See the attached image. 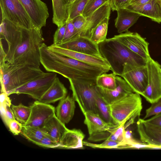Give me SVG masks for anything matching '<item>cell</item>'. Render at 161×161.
Here are the masks:
<instances>
[{
	"mask_svg": "<svg viewBox=\"0 0 161 161\" xmlns=\"http://www.w3.org/2000/svg\"><path fill=\"white\" fill-rule=\"evenodd\" d=\"M39 50L40 63L46 70L58 73L68 80H96L110 70L62 55L49 49L44 42Z\"/></svg>",
	"mask_w": 161,
	"mask_h": 161,
	"instance_id": "obj_1",
	"label": "cell"
},
{
	"mask_svg": "<svg viewBox=\"0 0 161 161\" xmlns=\"http://www.w3.org/2000/svg\"><path fill=\"white\" fill-rule=\"evenodd\" d=\"M44 41L42 29L22 28L8 45L5 61L40 67L39 48Z\"/></svg>",
	"mask_w": 161,
	"mask_h": 161,
	"instance_id": "obj_2",
	"label": "cell"
},
{
	"mask_svg": "<svg viewBox=\"0 0 161 161\" xmlns=\"http://www.w3.org/2000/svg\"><path fill=\"white\" fill-rule=\"evenodd\" d=\"M98 45L101 56L116 75L121 76L123 65L126 63L146 65V60L130 50L114 36L106 39Z\"/></svg>",
	"mask_w": 161,
	"mask_h": 161,
	"instance_id": "obj_3",
	"label": "cell"
},
{
	"mask_svg": "<svg viewBox=\"0 0 161 161\" xmlns=\"http://www.w3.org/2000/svg\"><path fill=\"white\" fill-rule=\"evenodd\" d=\"M44 73L40 67L28 64L7 62L0 64L1 92L8 94Z\"/></svg>",
	"mask_w": 161,
	"mask_h": 161,
	"instance_id": "obj_4",
	"label": "cell"
},
{
	"mask_svg": "<svg viewBox=\"0 0 161 161\" xmlns=\"http://www.w3.org/2000/svg\"><path fill=\"white\" fill-rule=\"evenodd\" d=\"M140 94L133 92L110 104L111 114L115 124H125L127 127L139 118L142 108Z\"/></svg>",
	"mask_w": 161,
	"mask_h": 161,
	"instance_id": "obj_5",
	"label": "cell"
},
{
	"mask_svg": "<svg viewBox=\"0 0 161 161\" xmlns=\"http://www.w3.org/2000/svg\"><path fill=\"white\" fill-rule=\"evenodd\" d=\"M72 97L84 114L87 112L97 114L96 97L98 93L96 80L69 79Z\"/></svg>",
	"mask_w": 161,
	"mask_h": 161,
	"instance_id": "obj_6",
	"label": "cell"
},
{
	"mask_svg": "<svg viewBox=\"0 0 161 161\" xmlns=\"http://www.w3.org/2000/svg\"><path fill=\"white\" fill-rule=\"evenodd\" d=\"M1 19H5L23 28H35L19 0H0Z\"/></svg>",
	"mask_w": 161,
	"mask_h": 161,
	"instance_id": "obj_7",
	"label": "cell"
},
{
	"mask_svg": "<svg viewBox=\"0 0 161 161\" xmlns=\"http://www.w3.org/2000/svg\"><path fill=\"white\" fill-rule=\"evenodd\" d=\"M84 124L86 125L89 134L88 140L97 142L107 139L120 125L108 123L97 114L87 112L83 114Z\"/></svg>",
	"mask_w": 161,
	"mask_h": 161,
	"instance_id": "obj_8",
	"label": "cell"
},
{
	"mask_svg": "<svg viewBox=\"0 0 161 161\" xmlns=\"http://www.w3.org/2000/svg\"><path fill=\"white\" fill-rule=\"evenodd\" d=\"M57 77L56 73L44 72L25 85L11 91L8 94L9 96L14 94H26L38 100L51 86Z\"/></svg>",
	"mask_w": 161,
	"mask_h": 161,
	"instance_id": "obj_9",
	"label": "cell"
},
{
	"mask_svg": "<svg viewBox=\"0 0 161 161\" xmlns=\"http://www.w3.org/2000/svg\"><path fill=\"white\" fill-rule=\"evenodd\" d=\"M135 92L141 95L146 89L148 82V70L146 65L126 63L120 76Z\"/></svg>",
	"mask_w": 161,
	"mask_h": 161,
	"instance_id": "obj_10",
	"label": "cell"
},
{
	"mask_svg": "<svg viewBox=\"0 0 161 161\" xmlns=\"http://www.w3.org/2000/svg\"><path fill=\"white\" fill-rule=\"evenodd\" d=\"M146 65L147 84L141 95L151 104L161 98V65L150 57L147 60Z\"/></svg>",
	"mask_w": 161,
	"mask_h": 161,
	"instance_id": "obj_11",
	"label": "cell"
},
{
	"mask_svg": "<svg viewBox=\"0 0 161 161\" xmlns=\"http://www.w3.org/2000/svg\"><path fill=\"white\" fill-rule=\"evenodd\" d=\"M114 37L130 50L145 59L147 60L151 57L149 43L137 33L128 31Z\"/></svg>",
	"mask_w": 161,
	"mask_h": 161,
	"instance_id": "obj_12",
	"label": "cell"
},
{
	"mask_svg": "<svg viewBox=\"0 0 161 161\" xmlns=\"http://www.w3.org/2000/svg\"><path fill=\"white\" fill-rule=\"evenodd\" d=\"M28 14L34 26L41 30L49 16L46 4L41 0H19Z\"/></svg>",
	"mask_w": 161,
	"mask_h": 161,
	"instance_id": "obj_13",
	"label": "cell"
},
{
	"mask_svg": "<svg viewBox=\"0 0 161 161\" xmlns=\"http://www.w3.org/2000/svg\"><path fill=\"white\" fill-rule=\"evenodd\" d=\"M31 112L28 120L23 126H30L40 128L43 127L45 124L55 115V108L49 104L35 101L30 106Z\"/></svg>",
	"mask_w": 161,
	"mask_h": 161,
	"instance_id": "obj_14",
	"label": "cell"
},
{
	"mask_svg": "<svg viewBox=\"0 0 161 161\" xmlns=\"http://www.w3.org/2000/svg\"><path fill=\"white\" fill-rule=\"evenodd\" d=\"M137 131L142 142L153 146L151 149H161V127L138 119L136 122Z\"/></svg>",
	"mask_w": 161,
	"mask_h": 161,
	"instance_id": "obj_15",
	"label": "cell"
},
{
	"mask_svg": "<svg viewBox=\"0 0 161 161\" xmlns=\"http://www.w3.org/2000/svg\"><path fill=\"white\" fill-rule=\"evenodd\" d=\"M60 47L88 55L102 56L98 44L90 38L79 36L65 43L56 45Z\"/></svg>",
	"mask_w": 161,
	"mask_h": 161,
	"instance_id": "obj_16",
	"label": "cell"
},
{
	"mask_svg": "<svg viewBox=\"0 0 161 161\" xmlns=\"http://www.w3.org/2000/svg\"><path fill=\"white\" fill-rule=\"evenodd\" d=\"M116 87L114 90H108L97 86V91L103 99L110 104L113 102L133 92H135L127 82L120 76L115 77Z\"/></svg>",
	"mask_w": 161,
	"mask_h": 161,
	"instance_id": "obj_17",
	"label": "cell"
},
{
	"mask_svg": "<svg viewBox=\"0 0 161 161\" xmlns=\"http://www.w3.org/2000/svg\"><path fill=\"white\" fill-rule=\"evenodd\" d=\"M52 51L79 61L110 69L107 61L102 56H92L64 48L54 44L48 46Z\"/></svg>",
	"mask_w": 161,
	"mask_h": 161,
	"instance_id": "obj_18",
	"label": "cell"
},
{
	"mask_svg": "<svg viewBox=\"0 0 161 161\" xmlns=\"http://www.w3.org/2000/svg\"><path fill=\"white\" fill-rule=\"evenodd\" d=\"M128 10L148 17L157 23H161V0H151L139 5H128L123 8Z\"/></svg>",
	"mask_w": 161,
	"mask_h": 161,
	"instance_id": "obj_19",
	"label": "cell"
},
{
	"mask_svg": "<svg viewBox=\"0 0 161 161\" xmlns=\"http://www.w3.org/2000/svg\"><path fill=\"white\" fill-rule=\"evenodd\" d=\"M111 9L108 2L86 17V24L80 36L90 38L92 30L104 18L109 17Z\"/></svg>",
	"mask_w": 161,
	"mask_h": 161,
	"instance_id": "obj_20",
	"label": "cell"
},
{
	"mask_svg": "<svg viewBox=\"0 0 161 161\" xmlns=\"http://www.w3.org/2000/svg\"><path fill=\"white\" fill-rule=\"evenodd\" d=\"M117 11V16L115 20V26L119 33L128 31L141 16L137 13L123 8H120Z\"/></svg>",
	"mask_w": 161,
	"mask_h": 161,
	"instance_id": "obj_21",
	"label": "cell"
},
{
	"mask_svg": "<svg viewBox=\"0 0 161 161\" xmlns=\"http://www.w3.org/2000/svg\"><path fill=\"white\" fill-rule=\"evenodd\" d=\"M75 108V100L68 96L60 100L56 108V116L62 123L68 124L74 115Z\"/></svg>",
	"mask_w": 161,
	"mask_h": 161,
	"instance_id": "obj_22",
	"label": "cell"
},
{
	"mask_svg": "<svg viewBox=\"0 0 161 161\" xmlns=\"http://www.w3.org/2000/svg\"><path fill=\"white\" fill-rule=\"evenodd\" d=\"M85 136L80 129H69L62 136L59 142V147L68 149L82 148Z\"/></svg>",
	"mask_w": 161,
	"mask_h": 161,
	"instance_id": "obj_23",
	"label": "cell"
},
{
	"mask_svg": "<svg viewBox=\"0 0 161 161\" xmlns=\"http://www.w3.org/2000/svg\"><path fill=\"white\" fill-rule=\"evenodd\" d=\"M67 93V89L57 77L51 86L38 101L49 104L64 98L66 96Z\"/></svg>",
	"mask_w": 161,
	"mask_h": 161,
	"instance_id": "obj_24",
	"label": "cell"
},
{
	"mask_svg": "<svg viewBox=\"0 0 161 161\" xmlns=\"http://www.w3.org/2000/svg\"><path fill=\"white\" fill-rule=\"evenodd\" d=\"M46 135L59 142L64 134L69 129L55 115L44 125L42 129Z\"/></svg>",
	"mask_w": 161,
	"mask_h": 161,
	"instance_id": "obj_25",
	"label": "cell"
},
{
	"mask_svg": "<svg viewBox=\"0 0 161 161\" xmlns=\"http://www.w3.org/2000/svg\"><path fill=\"white\" fill-rule=\"evenodd\" d=\"M53 24L59 27L68 18L69 0H52Z\"/></svg>",
	"mask_w": 161,
	"mask_h": 161,
	"instance_id": "obj_26",
	"label": "cell"
},
{
	"mask_svg": "<svg viewBox=\"0 0 161 161\" xmlns=\"http://www.w3.org/2000/svg\"><path fill=\"white\" fill-rule=\"evenodd\" d=\"M109 17H107L101 21L92 31L90 39L98 44L106 38Z\"/></svg>",
	"mask_w": 161,
	"mask_h": 161,
	"instance_id": "obj_27",
	"label": "cell"
},
{
	"mask_svg": "<svg viewBox=\"0 0 161 161\" xmlns=\"http://www.w3.org/2000/svg\"><path fill=\"white\" fill-rule=\"evenodd\" d=\"M96 105L97 114L105 121L115 124L111 114L110 104L107 103L100 95L98 92L96 97Z\"/></svg>",
	"mask_w": 161,
	"mask_h": 161,
	"instance_id": "obj_28",
	"label": "cell"
},
{
	"mask_svg": "<svg viewBox=\"0 0 161 161\" xmlns=\"http://www.w3.org/2000/svg\"><path fill=\"white\" fill-rule=\"evenodd\" d=\"M21 133L27 139L35 144L46 135L42 129L30 126H23Z\"/></svg>",
	"mask_w": 161,
	"mask_h": 161,
	"instance_id": "obj_29",
	"label": "cell"
},
{
	"mask_svg": "<svg viewBox=\"0 0 161 161\" xmlns=\"http://www.w3.org/2000/svg\"><path fill=\"white\" fill-rule=\"evenodd\" d=\"M102 74L97 77L96 83L97 87L108 90H114L116 87L115 77L116 75L112 73Z\"/></svg>",
	"mask_w": 161,
	"mask_h": 161,
	"instance_id": "obj_30",
	"label": "cell"
},
{
	"mask_svg": "<svg viewBox=\"0 0 161 161\" xmlns=\"http://www.w3.org/2000/svg\"><path fill=\"white\" fill-rule=\"evenodd\" d=\"M83 145L93 148H128L127 143L125 141L119 142L109 139H106L103 142L99 144L93 143L83 141Z\"/></svg>",
	"mask_w": 161,
	"mask_h": 161,
	"instance_id": "obj_31",
	"label": "cell"
},
{
	"mask_svg": "<svg viewBox=\"0 0 161 161\" xmlns=\"http://www.w3.org/2000/svg\"><path fill=\"white\" fill-rule=\"evenodd\" d=\"M11 108L15 119L22 125L26 124L30 116L31 107L25 106L21 103L17 105H11Z\"/></svg>",
	"mask_w": 161,
	"mask_h": 161,
	"instance_id": "obj_32",
	"label": "cell"
},
{
	"mask_svg": "<svg viewBox=\"0 0 161 161\" xmlns=\"http://www.w3.org/2000/svg\"><path fill=\"white\" fill-rule=\"evenodd\" d=\"M87 1L88 0H75L70 4L68 20H72L75 17L82 15Z\"/></svg>",
	"mask_w": 161,
	"mask_h": 161,
	"instance_id": "obj_33",
	"label": "cell"
},
{
	"mask_svg": "<svg viewBox=\"0 0 161 161\" xmlns=\"http://www.w3.org/2000/svg\"><path fill=\"white\" fill-rule=\"evenodd\" d=\"M109 0H88L82 15L86 18L108 2Z\"/></svg>",
	"mask_w": 161,
	"mask_h": 161,
	"instance_id": "obj_34",
	"label": "cell"
},
{
	"mask_svg": "<svg viewBox=\"0 0 161 161\" xmlns=\"http://www.w3.org/2000/svg\"><path fill=\"white\" fill-rule=\"evenodd\" d=\"M66 23L65 35L61 44L65 43L78 36L72 20H68Z\"/></svg>",
	"mask_w": 161,
	"mask_h": 161,
	"instance_id": "obj_35",
	"label": "cell"
},
{
	"mask_svg": "<svg viewBox=\"0 0 161 161\" xmlns=\"http://www.w3.org/2000/svg\"><path fill=\"white\" fill-rule=\"evenodd\" d=\"M10 106H11L8 105L0 104L1 117L7 125L10 121L15 119L14 114Z\"/></svg>",
	"mask_w": 161,
	"mask_h": 161,
	"instance_id": "obj_36",
	"label": "cell"
},
{
	"mask_svg": "<svg viewBox=\"0 0 161 161\" xmlns=\"http://www.w3.org/2000/svg\"><path fill=\"white\" fill-rule=\"evenodd\" d=\"M125 123L119 125L107 139L119 142L125 141L124 133L125 128Z\"/></svg>",
	"mask_w": 161,
	"mask_h": 161,
	"instance_id": "obj_37",
	"label": "cell"
},
{
	"mask_svg": "<svg viewBox=\"0 0 161 161\" xmlns=\"http://www.w3.org/2000/svg\"><path fill=\"white\" fill-rule=\"evenodd\" d=\"M161 113V98L154 103L146 110V114L143 119H145Z\"/></svg>",
	"mask_w": 161,
	"mask_h": 161,
	"instance_id": "obj_38",
	"label": "cell"
},
{
	"mask_svg": "<svg viewBox=\"0 0 161 161\" xmlns=\"http://www.w3.org/2000/svg\"><path fill=\"white\" fill-rule=\"evenodd\" d=\"M35 144L41 147L48 148H55L59 147L58 142L46 135Z\"/></svg>",
	"mask_w": 161,
	"mask_h": 161,
	"instance_id": "obj_39",
	"label": "cell"
},
{
	"mask_svg": "<svg viewBox=\"0 0 161 161\" xmlns=\"http://www.w3.org/2000/svg\"><path fill=\"white\" fill-rule=\"evenodd\" d=\"M66 22L58 27L53 36V43L55 45L61 44L64 38L66 27Z\"/></svg>",
	"mask_w": 161,
	"mask_h": 161,
	"instance_id": "obj_40",
	"label": "cell"
},
{
	"mask_svg": "<svg viewBox=\"0 0 161 161\" xmlns=\"http://www.w3.org/2000/svg\"><path fill=\"white\" fill-rule=\"evenodd\" d=\"M72 21L77 33L78 36H80L86 24V18L81 15L75 17Z\"/></svg>",
	"mask_w": 161,
	"mask_h": 161,
	"instance_id": "obj_41",
	"label": "cell"
},
{
	"mask_svg": "<svg viewBox=\"0 0 161 161\" xmlns=\"http://www.w3.org/2000/svg\"><path fill=\"white\" fill-rule=\"evenodd\" d=\"M10 131L14 135H18L21 133L22 125L16 119L9 121L7 125Z\"/></svg>",
	"mask_w": 161,
	"mask_h": 161,
	"instance_id": "obj_42",
	"label": "cell"
},
{
	"mask_svg": "<svg viewBox=\"0 0 161 161\" xmlns=\"http://www.w3.org/2000/svg\"><path fill=\"white\" fill-rule=\"evenodd\" d=\"M130 0H109V3L113 11H117L122 8L129 3Z\"/></svg>",
	"mask_w": 161,
	"mask_h": 161,
	"instance_id": "obj_43",
	"label": "cell"
},
{
	"mask_svg": "<svg viewBox=\"0 0 161 161\" xmlns=\"http://www.w3.org/2000/svg\"><path fill=\"white\" fill-rule=\"evenodd\" d=\"M145 120L151 124L161 127V113Z\"/></svg>",
	"mask_w": 161,
	"mask_h": 161,
	"instance_id": "obj_44",
	"label": "cell"
},
{
	"mask_svg": "<svg viewBox=\"0 0 161 161\" xmlns=\"http://www.w3.org/2000/svg\"><path fill=\"white\" fill-rule=\"evenodd\" d=\"M8 94L5 92H1L0 95L1 104L11 105V101Z\"/></svg>",
	"mask_w": 161,
	"mask_h": 161,
	"instance_id": "obj_45",
	"label": "cell"
},
{
	"mask_svg": "<svg viewBox=\"0 0 161 161\" xmlns=\"http://www.w3.org/2000/svg\"><path fill=\"white\" fill-rule=\"evenodd\" d=\"M0 64H1L6 62L5 60V59L6 56V53L4 49L3 43L1 40H0Z\"/></svg>",
	"mask_w": 161,
	"mask_h": 161,
	"instance_id": "obj_46",
	"label": "cell"
},
{
	"mask_svg": "<svg viewBox=\"0 0 161 161\" xmlns=\"http://www.w3.org/2000/svg\"><path fill=\"white\" fill-rule=\"evenodd\" d=\"M151 0H130L128 4L125 6L128 5H139L146 3Z\"/></svg>",
	"mask_w": 161,
	"mask_h": 161,
	"instance_id": "obj_47",
	"label": "cell"
},
{
	"mask_svg": "<svg viewBox=\"0 0 161 161\" xmlns=\"http://www.w3.org/2000/svg\"><path fill=\"white\" fill-rule=\"evenodd\" d=\"M75 0H69V6L70 4H71L73 2H74Z\"/></svg>",
	"mask_w": 161,
	"mask_h": 161,
	"instance_id": "obj_48",
	"label": "cell"
},
{
	"mask_svg": "<svg viewBox=\"0 0 161 161\" xmlns=\"http://www.w3.org/2000/svg\"></svg>",
	"mask_w": 161,
	"mask_h": 161,
	"instance_id": "obj_49",
	"label": "cell"
}]
</instances>
